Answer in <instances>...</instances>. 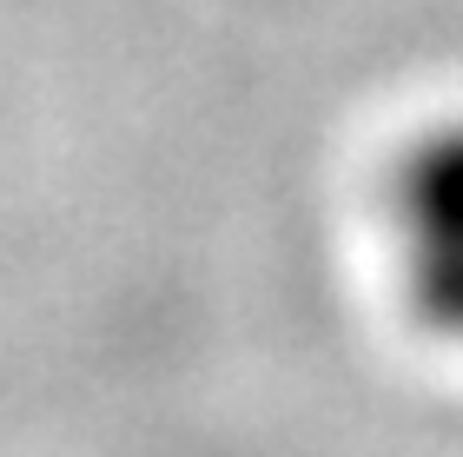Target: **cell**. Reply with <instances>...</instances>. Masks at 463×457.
Here are the masks:
<instances>
[{"label": "cell", "instance_id": "6da1fadb", "mask_svg": "<svg viewBox=\"0 0 463 457\" xmlns=\"http://www.w3.org/2000/svg\"><path fill=\"white\" fill-rule=\"evenodd\" d=\"M384 225L411 319L463 351V119H437L391 159Z\"/></svg>", "mask_w": 463, "mask_h": 457}]
</instances>
